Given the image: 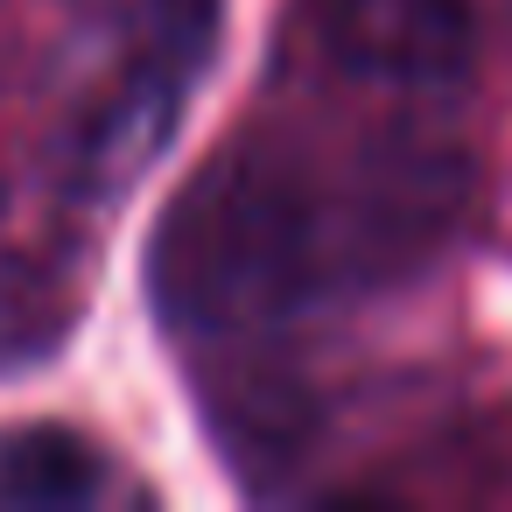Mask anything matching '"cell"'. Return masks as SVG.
Segmentation results:
<instances>
[{
  "label": "cell",
  "mask_w": 512,
  "mask_h": 512,
  "mask_svg": "<svg viewBox=\"0 0 512 512\" xmlns=\"http://www.w3.org/2000/svg\"><path fill=\"white\" fill-rule=\"evenodd\" d=\"M316 43L337 71L372 85H456L477 43L470 0H309Z\"/></svg>",
  "instance_id": "1"
},
{
  "label": "cell",
  "mask_w": 512,
  "mask_h": 512,
  "mask_svg": "<svg viewBox=\"0 0 512 512\" xmlns=\"http://www.w3.org/2000/svg\"><path fill=\"white\" fill-rule=\"evenodd\" d=\"M106 491V456L71 428L0 435V505H92Z\"/></svg>",
  "instance_id": "2"
}]
</instances>
